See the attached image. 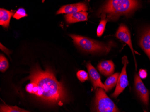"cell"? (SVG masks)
<instances>
[{
	"label": "cell",
	"instance_id": "7402d4cb",
	"mask_svg": "<svg viewBox=\"0 0 150 112\" xmlns=\"http://www.w3.org/2000/svg\"><path fill=\"white\" fill-rule=\"evenodd\" d=\"M1 49L2 50V51H4L6 54L8 55L10 54V51H9V49L6 48V47H4L1 43Z\"/></svg>",
	"mask_w": 150,
	"mask_h": 112
},
{
	"label": "cell",
	"instance_id": "4fadbf2b",
	"mask_svg": "<svg viewBox=\"0 0 150 112\" xmlns=\"http://www.w3.org/2000/svg\"><path fill=\"white\" fill-rule=\"evenodd\" d=\"M14 13L12 12L1 8L0 9V25L4 27L8 28L10 26L11 18Z\"/></svg>",
	"mask_w": 150,
	"mask_h": 112
},
{
	"label": "cell",
	"instance_id": "9a60e30c",
	"mask_svg": "<svg viewBox=\"0 0 150 112\" xmlns=\"http://www.w3.org/2000/svg\"><path fill=\"white\" fill-rule=\"evenodd\" d=\"M1 112H30L23 108H20L15 106H8L6 104H2L1 106Z\"/></svg>",
	"mask_w": 150,
	"mask_h": 112
},
{
	"label": "cell",
	"instance_id": "8fae6325",
	"mask_svg": "<svg viewBox=\"0 0 150 112\" xmlns=\"http://www.w3.org/2000/svg\"><path fill=\"white\" fill-rule=\"evenodd\" d=\"M88 13L86 11H81L65 15L66 21L69 23H76L88 20Z\"/></svg>",
	"mask_w": 150,
	"mask_h": 112
},
{
	"label": "cell",
	"instance_id": "7c38bea8",
	"mask_svg": "<svg viewBox=\"0 0 150 112\" xmlns=\"http://www.w3.org/2000/svg\"><path fill=\"white\" fill-rule=\"evenodd\" d=\"M98 68L103 75L109 76L113 73L115 65L112 61H104L99 63L98 65Z\"/></svg>",
	"mask_w": 150,
	"mask_h": 112
},
{
	"label": "cell",
	"instance_id": "9c48e42d",
	"mask_svg": "<svg viewBox=\"0 0 150 112\" xmlns=\"http://www.w3.org/2000/svg\"><path fill=\"white\" fill-rule=\"evenodd\" d=\"M88 10V7L85 3H77L63 6L57 12L56 14L67 13L71 14L81 11H86Z\"/></svg>",
	"mask_w": 150,
	"mask_h": 112
},
{
	"label": "cell",
	"instance_id": "3957f363",
	"mask_svg": "<svg viewBox=\"0 0 150 112\" xmlns=\"http://www.w3.org/2000/svg\"><path fill=\"white\" fill-rule=\"evenodd\" d=\"M69 36L76 46L87 53L107 54L110 52L112 46L111 43L105 44L83 36L74 34H70Z\"/></svg>",
	"mask_w": 150,
	"mask_h": 112
},
{
	"label": "cell",
	"instance_id": "8992f818",
	"mask_svg": "<svg viewBox=\"0 0 150 112\" xmlns=\"http://www.w3.org/2000/svg\"><path fill=\"white\" fill-rule=\"evenodd\" d=\"M134 85L136 91L140 99L144 104L147 106L149 102V92L137 74L135 75Z\"/></svg>",
	"mask_w": 150,
	"mask_h": 112
},
{
	"label": "cell",
	"instance_id": "5b68a950",
	"mask_svg": "<svg viewBox=\"0 0 150 112\" xmlns=\"http://www.w3.org/2000/svg\"><path fill=\"white\" fill-rule=\"evenodd\" d=\"M122 62L124 64V66L122 69V71L120 75L115 91L112 95V97L115 98H117L121 92H123V91L129 85L128 76L126 72V67L129 62L126 56H125L124 57L122 58Z\"/></svg>",
	"mask_w": 150,
	"mask_h": 112
},
{
	"label": "cell",
	"instance_id": "2e32d148",
	"mask_svg": "<svg viewBox=\"0 0 150 112\" xmlns=\"http://www.w3.org/2000/svg\"><path fill=\"white\" fill-rule=\"evenodd\" d=\"M26 90L27 92L34 94L40 97V92L39 87L36 83L34 82H30L26 86Z\"/></svg>",
	"mask_w": 150,
	"mask_h": 112
},
{
	"label": "cell",
	"instance_id": "ffe728a7",
	"mask_svg": "<svg viewBox=\"0 0 150 112\" xmlns=\"http://www.w3.org/2000/svg\"><path fill=\"white\" fill-rule=\"evenodd\" d=\"M28 16L26 13V11L23 8H19L16 11L15 13L13 15V18H16V19H19L22 18L27 17Z\"/></svg>",
	"mask_w": 150,
	"mask_h": 112
},
{
	"label": "cell",
	"instance_id": "ac0fdd59",
	"mask_svg": "<svg viewBox=\"0 0 150 112\" xmlns=\"http://www.w3.org/2000/svg\"><path fill=\"white\" fill-rule=\"evenodd\" d=\"M108 20L106 19H102L100 22L99 25L98 27L97 30V35L98 37H100L103 34L104 30L105 29L106 24H107Z\"/></svg>",
	"mask_w": 150,
	"mask_h": 112
},
{
	"label": "cell",
	"instance_id": "603a6c76",
	"mask_svg": "<svg viewBox=\"0 0 150 112\" xmlns=\"http://www.w3.org/2000/svg\"><path fill=\"white\" fill-rule=\"evenodd\" d=\"M144 112H146V111H145Z\"/></svg>",
	"mask_w": 150,
	"mask_h": 112
},
{
	"label": "cell",
	"instance_id": "52a82bcc",
	"mask_svg": "<svg viewBox=\"0 0 150 112\" xmlns=\"http://www.w3.org/2000/svg\"><path fill=\"white\" fill-rule=\"evenodd\" d=\"M115 36L118 39L124 42L129 47L132 51L135 61L136 62L135 52L131 41V34L127 26L123 24L120 25L117 31Z\"/></svg>",
	"mask_w": 150,
	"mask_h": 112
},
{
	"label": "cell",
	"instance_id": "e0dca14e",
	"mask_svg": "<svg viewBox=\"0 0 150 112\" xmlns=\"http://www.w3.org/2000/svg\"><path fill=\"white\" fill-rule=\"evenodd\" d=\"M9 66V62L3 55L0 56V70L4 72L6 71Z\"/></svg>",
	"mask_w": 150,
	"mask_h": 112
},
{
	"label": "cell",
	"instance_id": "ba28073f",
	"mask_svg": "<svg viewBox=\"0 0 150 112\" xmlns=\"http://www.w3.org/2000/svg\"><path fill=\"white\" fill-rule=\"evenodd\" d=\"M86 67L94 89H96L97 87H100L106 91V88L101 81V77L97 70L90 62H88L87 64Z\"/></svg>",
	"mask_w": 150,
	"mask_h": 112
},
{
	"label": "cell",
	"instance_id": "277c9868",
	"mask_svg": "<svg viewBox=\"0 0 150 112\" xmlns=\"http://www.w3.org/2000/svg\"><path fill=\"white\" fill-rule=\"evenodd\" d=\"M95 107L96 112H120L113 101L100 87L97 88L96 92Z\"/></svg>",
	"mask_w": 150,
	"mask_h": 112
},
{
	"label": "cell",
	"instance_id": "7a4b0ae2",
	"mask_svg": "<svg viewBox=\"0 0 150 112\" xmlns=\"http://www.w3.org/2000/svg\"><path fill=\"white\" fill-rule=\"evenodd\" d=\"M140 6V2L137 1H108L99 10L98 13L102 19L115 21L121 16L129 17Z\"/></svg>",
	"mask_w": 150,
	"mask_h": 112
},
{
	"label": "cell",
	"instance_id": "5bb4252c",
	"mask_svg": "<svg viewBox=\"0 0 150 112\" xmlns=\"http://www.w3.org/2000/svg\"><path fill=\"white\" fill-rule=\"evenodd\" d=\"M119 76V73H116L108 77L104 83V86L106 88L105 91L108 92L117 85Z\"/></svg>",
	"mask_w": 150,
	"mask_h": 112
},
{
	"label": "cell",
	"instance_id": "d6986e66",
	"mask_svg": "<svg viewBox=\"0 0 150 112\" xmlns=\"http://www.w3.org/2000/svg\"><path fill=\"white\" fill-rule=\"evenodd\" d=\"M77 77L79 80L81 82H84L88 79V74L83 70H79L77 72Z\"/></svg>",
	"mask_w": 150,
	"mask_h": 112
},
{
	"label": "cell",
	"instance_id": "6da1fadb",
	"mask_svg": "<svg viewBox=\"0 0 150 112\" xmlns=\"http://www.w3.org/2000/svg\"><path fill=\"white\" fill-rule=\"evenodd\" d=\"M28 79L39 87L40 98L50 104H63L67 99L64 87L49 69L42 70L38 67L31 71Z\"/></svg>",
	"mask_w": 150,
	"mask_h": 112
},
{
	"label": "cell",
	"instance_id": "30bf717a",
	"mask_svg": "<svg viewBox=\"0 0 150 112\" xmlns=\"http://www.w3.org/2000/svg\"><path fill=\"white\" fill-rule=\"evenodd\" d=\"M139 45L150 60V27L146 28L142 32Z\"/></svg>",
	"mask_w": 150,
	"mask_h": 112
},
{
	"label": "cell",
	"instance_id": "44dd1931",
	"mask_svg": "<svg viewBox=\"0 0 150 112\" xmlns=\"http://www.w3.org/2000/svg\"><path fill=\"white\" fill-rule=\"evenodd\" d=\"M139 76L141 79H145L147 77V72L144 69H140L139 71Z\"/></svg>",
	"mask_w": 150,
	"mask_h": 112
}]
</instances>
